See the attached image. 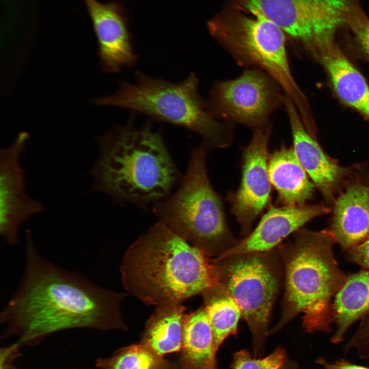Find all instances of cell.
Segmentation results:
<instances>
[{
    "label": "cell",
    "mask_w": 369,
    "mask_h": 369,
    "mask_svg": "<svg viewBox=\"0 0 369 369\" xmlns=\"http://www.w3.org/2000/svg\"><path fill=\"white\" fill-rule=\"evenodd\" d=\"M99 153L88 171L92 183L87 192H101L115 202L142 208L170 196L181 179L160 132L149 121L140 128L132 120L96 137Z\"/></svg>",
    "instance_id": "7a4b0ae2"
},
{
    "label": "cell",
    "mask_w": 369,
    "mask_h": 369,
    "mask_svg": "<svg viewBox=\"0 0 369 369\" xmlns=\"http://www.w3.org/2000/svg\"><path fill=\"white\" fill-rule=\"evenodd\" d=\"M95 366L98 369H177L174 363L141 343L120 348L111 356L97 359Z\"/></svg>",
    "instance_id": "603a6c76"
},
{
    "label": "cell",
    "mask_w": 369,
    "mask_h": 369,
    "mask_svg": "<svg viewBox=\"0 0 369 369\" xmlns=\"http://www.w3.org/2000/svg\"><path fill=\"white\" fill-rule=\"evenodd\" d=\"M271 128L270 124L255 129L243 151L239 187L227 196L243 236L251 232L254 221L270 202L272 184L268 172V147Z\"/></svg>",
    "instance_id": "8fae6325"
},
{
    "label": "cell",
    "mask_w": 369,
    "mask_h": 369,
    "mask_svg": "<svg viewBox=\"0 0 369 369\" xmlns=\"http://www.w3.org/2000/svg\"><path fill=\"white\" fill-rule=\"evenodd\" d=\"M282 106L289 120L293 148L298 160L324 199L334 203L335 194L345 183L351 171L324 152L307 130L293 100L285 94Z\"/></svg>",
    "instance_id": "4fadbf2b"
},
{
    "label": "cell",
    "mask_w": 369,
    "mask_h": 369,
    "mask_svg": "<svg viewBox=\"0 0 369 369\" xmlns=\"http://www.w3.org/2000/svg\"><path fill=\"white\" fill-rule=\"evenodd\" d=\"M330 212L323 204L276 207L269 204L255 229L217 257L252 252H265L277 247L288 236L315 217Z\"/></svg>",
    "instance_id": "9a60e30c"
},
{
    "label": "cell",
    "mask_w": 369,
    "mask_h": 369,
    "mask_svg": "<svg viewBox=\"0 0 369 369\" xmlns=\"http://www.w3.org/2000/svg\"><path fill=\"white\" fill-rule=\"evenodd\" d=\"M278 249L284 269V294L281 316L270 331L277 332L299 314L307 333H330L333 321L331 299L347 277L333 254L336 242L330 230L301 228Z\"/></svg>",
    "instance_id": "277c9868"
},
{
    "label": "cell",
    "mask_w": 369,
    "mask_h": 369,
    "mask_svg": "<svg viewBox=\"0 0 369 369\" xmlns=\"http://www.w3.org/2000/svg\"><path fill=\"white\" fill-rule=\"evenodd\" d=\"M334 203L330 230L346 252L369 238V186L349 184Z\"/></svg>",
    "instance_id": "e0dca14e"
},
{
    "label": "cell",
    "mask_w": 369,
    "mask_h": 369,
    "mask_svg": "<svg viewBox=\"0 0 369 369\" xmlns=\"http://www.w3.org/2000/svg\"><path fill=\"white\" fill-rule=\"evenodd\" d=\"M208 149L194 148L187 173L176 191L154 203L159 222L207 257H219L236 240L227 224L220 196L210 182L206 167Z\"/></svg>",
    "instance_id": "8992f818"
},
{
    "label": "cell",
    "mask_w": 369,
    "mask_h": 369,
    "mask_svg": "<svg viewBox=\"0 0 369 369\" xmlns=\"http://www.w3.org/2000/svg\"><path fill=\"white\" fill-rule=\"evenodd\" d=\"M312 55L323 66L338 99L369 120V86L335 39L318 46Z\"/></svg>",
    "instance_id": "2e32d148"
},
{
    "label": "cell",
    "mask_w": 369,
    "mask_h": 369,
    "mask_svg": "<svg viewBox=\"0 0 369 369\" xmlns=\"http://www.w3.org/2000/svg\"><path fill=\"white\" fill-rule=\"evenodd\" d=\"M346 252L348 260L369 271V238Z\"/></svg>",
    "instance_id": "4316f807"
},
{
    "label": "cell",
    "mask_w": 369,
    "mask_h": 369,
    "mask_svg": "<svg viewBox=\"0 0 369 369\" xmlns=\"http://www.w3.org/2000/svg\"><path fill=\"white\" fill-rule=\"evenodd\" d=\"M285 360V353L281 348L258 359L252 358L247 351L242 350L234 355L232 366L233 369H279Z\"/></svg>",
    "instance_id": "d4e9b609"
},
{
    "label": "cell",
    "mask_w": 369,
    "mask_h": 369,
    "mask_svg": "<svg viewBox=\"0 0 369 369\" xmlns=\"http://www.w3.org/2000/svg\"><path fill=\"white\" fill-rule=\"evenodd\" d=\"M350 1L233 0V4L236 10L270 19L311 54L344 28Z\"/></svg>",
    "instance_id": "9c48e42d"
},
{
    "label": "cell",
    "mask_w": 369,
    "mask_h": 369,
    "mask_svg": "<svg viewBox=\"0 0 369 369\" xmlns=\"http://www.w3.org/2000/svg\"><path fill=\"white\" fill-rule=\"evenodd\" d=\"M343 349L346 355L353 349L360 359L369 358V314L362 319L357 330Z\"/></svg>",
    "instance_id": "484cf974"
},
{
    "label": "cell",
    "mask_w": 369,
    "mask_h": 369,
    "mask_svg": "<svg viewBox=\"0 0 369 369\" xmlns=\"http://www.w3.org/2000/svg\"><path fill=\"white\" fill-rule=\"evenodd\" d=\"M135 84L120 81L113 94L95 99V103L128 109L195 132L209 150L224 148L233 140V125L218 120L198 91V80L191 73L176 83L136 72Z\"/></svg>",
    "instance_id": "5b68a950"
},
{
    "label": "cell",
    "mask_w": 369,
    "mask_h": 369,
    "mask_svg": "<svg viewBox=\"0 0 369 369\" xmlns=\"http://www.w3.org/2000/svg\"><path fill=\"white\" fill-rule=\"evenodd\" d=\"M208 26L238 65L269 74L291 98L302 119L311 118L306 97L291 71L286 35L277 25L262 15L234 9L219 13Z\"/></svg>",
    "instance_id": "52a82bcc"
},
{
    "label": "cell",
    "mask_w": 369,
    "mask_h": 369,
    "mask_svg": "<svg viewBox=\"0 0 369 369\" xmlns=\"http://www.w3.org/2000/svg\"><path fill=\"white\" fill-rule=\"evenodd\" d=\"M29 137L27 133L21 132L11 145L0 151V234L12 245L19 242L20 227L44 210L42 203L27 192L21 157Z\"/></svg>",
    "instance_id": "7c38bea8"
},
{
    "label": "cell",
    "mask_w": 369,
    "mask_h": 369,
    "mask_svg": "<svg viewBox=\"0 0 369 369\" xmlns=\"http://www.w3.org/2000/svg\"><path fill=\"white\" fill-rule=\"evenodd\" d=\"M368 181H369V179H368Z\"/></svg>",
    "instance_id": "f546056e"
},
{
    "label": "cell",
    "mask_w": 369,
    "mask_h": 369,
    "mask_svg": "<svg viewBox=\"0 0 369 369\" xmlns=\"http://www.w3.org/2000/svg\"><path fill=\"white\" fill-rule=\"evenodd\" d=\"M281 89L264 71L247 68L236 78L215 83L208 104L219 120L256 129L270 125V115L282 106Z\"/></svg>",
    "instance_id": "30bf717a"
},
{
    "label": "cell",
    "mask_w": 369,
    "mask_h": 369,
    "mask_svg": "<svg viewBox=\"0 0 369 369\" xmlns=\"http://www.w3.org/2000/svg\"><path fill=\"white\" fill-rule=\"evenodd\" d=\"M120 271L126 290L148 305L182 303L217 284L211 259L160 222L130 246Z\"/></svg>",
    "instance_id": "3957f363"
},
{
    "label": "cell",
    "mask_w": 369,
    "mask_h": 369,
    "mask_svg": "<svg viewBox=\"0 0 369 369\" xmlns=\"http://www.w3.org/2000/svg\"><path fill=\"white\" fill-rule=\"evenodd\" d=\"M84 1L97 39L102 70L108 73H114L119 72L123 67L134 66L138 57L133 52L120 6L115 3Z\"/></svg>",
    "instance_id": "5bb4252c"
},
{
    "label": "cell",
    "mask_w": 369,
    "mask_h": 369,
    "mask_svg": "<svg viewBox=\"0 0 369 369\" xmlns=\"http://www.w3.org/2000/svg\"><path fill=\"white\" fill-rule=\"evenodd\" d=\"M185 310L180 302L157 305L146 323L140 343L161 356L180 351Z\"/></svg>",
    "instance_id": "44dd1931"
},
{
    "label": "cell",
    "mask_w": 369,
    "mask_h": 369,
    "mask_svg": "<svg viewBox=\"0 0 369 369\" xmlns=\"http://www.w3.org/2000/svg\"><path fill=\"white\" fill-rule=\"evenodd\" d=\"M180 369H217L213 334L204 306L185 314Z\"/></svg>",
    "instance_id": "ffe728a7"
},
{
    "label": "cell",
    "mask_w": 369,
    "mask_h": 369,
    "mask_svg": "<svg viewBox=\"0 0 369 369\" xmlns=\"http://www.w3.org/2000/svg\"><path fill=\"white\" fill-rule=\"evenodd\" d=\"M201 295L211 325L215 353L229 335L235 334L241 312L236 302L219 284Z\"/></svg>",
    "instance_id": "7402d4cb"
},
{
    "label": "cell",
    "mask_w": 369,
    "mask_h": 369,
    "mask_svg": "<svg viewBox=\"0 0 369 369\" xmlns=\"http://www.w3.org/2000/svg\"><path fill=\"white\" fill-rule=\"evenodd\" d=\"M316 362L322 366V369H369L368 367L355 364L345 358L330 362L325 358L320 357Z\"/></svg>",
    "instance_id": "f1b7e54d"
},
{
    "label": "cell",
    "mask_w": 369,
    "mask_h": 369,
    "mask_svg": "<svg viewBox=\"0 0 369 369\" xmlns=\"http://www.w3.org/2000/svg\"><path fill=\"white\" fill-rule=\"evenodd\" d=\"M211 260L217 283L238 305L251 331L255 351L258 352L269 333L272 310L284 284L283 266L278 248Z\"/></svg>",
    "instance_id": "ba28073f"
},
{
    "label": "cell",
    "mask_w": 369,
    "mask_h": 369,
    "mask_svg": "<svg viewBox=\"0 0 369 369\" xmlns=\"http://www.w3.org/2000/svg\"><path fill=\"white\" fill-rule=\"evenodd\" d=\"M22 345L16 341L1 348V369H16L15 360L20 356Z\"/></svg>",
    "instance_id": "83f0119b"
},
{
    "label": "cell",
    "mask_w": 369,
    "mask_h": 369,
    "mask_svg": "<svg viewBox=\"0 0 369 369\" xmlns=\"http://www.w3.org/2000/svg\"><path fill=\"white\" fill-rule=\"evenodd\" d=\"M369 314V271L362 270L347 277L335 295L333 321L336 331L331 341L338 344L344 340L351 326Z\"/></svg>",
    "instance_id": "d6986e66"
},
{
    "label": "cell",
    "mask_w": 369,
    "mask_h": 369,
    "mask_svg": "<svg viewBox=\"0 0 369 369\" xmlns=\"http://www.w3.org/2000/svg\"><path fill=\"white\" fill-rule=\"evenodd\" d=\"M268 172L282 206L299 207L311 199L315 187L293 147L284 145L269 155Z\"/></svg>",
    "instance_id": "ac0fdd59"
},
{
    "label": "cell",
    "mask_w": 369,
    "mask_h": 369,
    "mask_svg": "<svg viewBox=\"0 0 369 369\" xmlns=\"http://www.w3.org/2000/svg\"><path fill=\"white\" fill-rule=\"evenodd\" d=\"M347 29L357 49L369 61V17L358 0H350L344 15Z\"/></svg>",
    "instance_id": "cb8c5ba5"
},
{
    "label": "cell",
    "mask_w": 369,
    "mask_h": 369,
    "mask_svg": "<svg viewBox=\"0 0 369 369\" xmlns=\"http://www.w3.org/2000/svg\"><path fill=\"white\" fill-rule=\"evenodd\" d=\"M26 240L23 277L0 314L2 338L16 336L22 345L34 346L64 330L127 329L120 312L127 294L98 286L48 261L37 251L30 230Z\"/></svg>",
    "instance_id": "6da1fadb"
}]
</instances>
